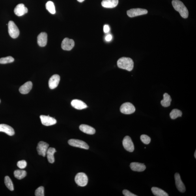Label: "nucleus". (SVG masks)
<instances>
[{"label":"nucleus","instance_id":"nucleus-1","mask_svg":"<svg viewBox=\"0 0 196 196\" xmlns=\"http://www.w3.org/2000/svg\"><path fill=\"white\" fill-rule=\"evenodd\" d=\"M118 67L131 71L134 67V62L129 57H122L118 59L117 62Z\"/></svg>","mask_w":196,"mask_h":196},{"label":"nucleus","instance_id":"nucleus-2","mask_svg":"<svg viewBox=\"0 0 196 196\" xmlns=\"http://www.w3.org/2000/svg\"><path fill=\"white\" fill-rule=\"evenodd\" d=\"M172 4L174 9L180 13L182 18L185 19L188 18V10L181 1L179 0H173Z\"/></svg>","mask_w":196,"mask_h":196},{"label":"nucleus","instance_id":"nucleus-3","mask_svg":"<svg viewBox=\"0 0 196 196\" xmlns=\"http://www.w3.org/2000/svg\"><path fill=\"white\" fill-rule=\"evenodd\" d=\"M8 32L12 38L16 39L19 35V29L13 21H10L8 23Z\"/></svg>","mask_w":196,"mask_h":196},{"label":"nucleus","instance_id":"nucleus-4","mask_svg":"<svg viewBox=\"0 0 196 196\" xmlns=\"http://www.w3.org/2000/svg\"><path fill=\"white\" fill-rule=\"evenodd\" d=\"M75 181L79 186H85L88 184V178L86 174L83 173H79L75 176Z\"/></svg>","mask_w":196,"mask_h":196},{"label":"nucleus","instance_id":"nucleus-5","mask_svg":"<svg viewBox=\"0 0 196 196\" xmlns=\"http://www.w3.org/2000/svg\"><path fill=\"white\" fill-rule=\"evenodd\" d=\"M120 110L122 113L126 114V115H130L134 112L135 108L132 103H126L121 105L120 107Z\"/></svg>","mask_w":196,"mask_h":196},{"label":"nucleus","instance_id":"nucleus-6","mask_svg":"<svg viewBox=\"0 0 196 196\" xmlns=\"http://www.w3.org/2000/svg\"><path fill=\"white\" fill-rule=\"evenodd\" d=\"M68 143L73 147L85 149H88L89 146L88 144L83 141L77 139H71L68 141Z\"/></svg>","mask_w":196,"mask_h":196},{"label":"nucleus","instance_id":"nucleus-7","mask_svg":"<svg viewBox=\"0 0 196 196\" xmlns=\"http://www.w3.org/2000/svg\"><path fill=\"white\" fill-rule=\"evenodd\" d=\"M123 146L125 149L130 152L134 151V144L131 138L129 136L124 137L122 141Z\"/></svg>","mask_w":196,"mask_h":196},{"label":"nucleus","instance_id":"nucleus-8","mask_svg":"<svg viewBox=\"0 0 196 196\" xmlns=\"http://www.w3.org/2000/svg\"><path fill=\"white\" fill-rule=\"evenodd\" d=\"M148 13L147 10L140 8H133V9L129 10L127 11V15L131 18L146 14Z\"/></svg>","mask_w":196,"mask_h":196},{"label":"nucleus","instance_id":"nucleus-9","mask_svg":"<svg viewBox=\"0 0 196 196\" xmlns=\"http://www.w3.org/2000/svg\"><path fill=\"white\" fill-rule=\"evenodd\" d=\"M49 146V144L46 142L43 141L39 142L37 147V150L38 154L43 157L46 156Z\"/></svg>","mask_w":196,"mask_h":196},{"label":"nucleus","instance_id":"nucleus-10","mask_svg":"<svg viewBox=\"0 0 196 196\" xmlns=\"http://www.w3.org/2000/svg\"><path fill=\"white\" fill-rule=\"evenodd\" d=\"M40 118L43 125L46 126H49L55 125L57 123V120L54 118L48 116L41 115Z\"/></svg>","mask_w":196,"mask_h":196},{"label":"nucleus","instance_id":"nucleus-11","mask_svg":"<svg viewBox=\"0 0 196 196\" xmlns=\"http://www.w3.org/2000/svg\"><path fill=\"white\" fill-rule=\"evenodd\" d=\"M75 46L74 40L66 38L62 41V48L64 50L70 51Z\"/></svg>","mask_w":196,"mask_h":196},{"label":"nucleus","instance_id":"nucleus-12","mask_svg":"<svg viewBox=\"0 0 196 196\" xmlns=\"http://www.w3.org/2000/svg\"><path fill=\"white\" fill-rule=\"evenodd\" d=\"M176 188L180 192L184 193L186 191V187L182 181L180 174L176 173L174 175Z\"/></svg>","mask_w":196,"mask_h":196},{"label":"nucleus","instance_id":"nucleus-13","mask_svg":"<svg viewBox=\"0 0 196 196\" xmlns=\"http://www.w3.org/2000/svg\"><path fill=\"white\" fill-rule=\"evenodd\" d=\"M28 12V8L23 4H19L15 7L14 12L15 14L19 16H22Z\"/></svg>","mask_w":196,"mask_h":196},{"label":"nucleus","instance_id":"nucleus-14","mask_svg":"<svg viewBox=\"0 0 196 196\" xmlns=\"http://www.w3.org/2000/svg\"><path fill=\"white\" fill-rule=\"evenodd\" d=\"M60 81V77L59 75H53L49 79L48 84L49 88L51 89H55L57 87Z\"/></svg>","mask_w":196,"mask_h":196},{"label":"nucleus","instance_id":"nucleus-15","mask_svg":"<svg viewBox=\"0 0 196 196\" xmlns=\"http://www.w3.org/2000/svg\"><path fill=\"white\" fill-rule=\"evenodd\" d=\"M38 43L39 46L44 47L47 42V34L46 32H42L38 35L37 38Z\"/></svg>","mask_w":196,"mask_h":196},{"label":"nucleus","instance_id":"nucleus-16","mask_svg":"<svg viewBox=\"0 0 196 196\" xmlns=\"http://www.w3.org/2000/svg\"><path fill=\"white\" fill-rule=\"evenodd\" d=\"M0 132H3L10 136L15 134L14 129L11 126L5 124H0Z\"/></svg>","mask_w":196,"mask_h":196},{"label":"nucleus","instance_id":"nucleus-17","mask_svg":"<svg viewBox=\"0 0 196 196\" xmlns=\"http://www.w3.org/2000/svg\"><path fill=\"white\" fill-rule=\"evenodd\" d=\"M130 167L133 171L138 172L143 171L146 168L145 165L144 163L139 162L131 163Z\"/></svg>","mask_w":196,"mask_h":196},{"label":"nucleus","instance_id":"nucleus-18","mask_svg":"<svg viewBox=\"0 0 196 196\" xmlns=\"http://www.w3.org/2000/svg\"><path fill=\"white\" fill-rule=\"evenodd\" d=\"M72 106L78 110H82L87 108V105L80 100L75 99L73 100L71 103Z\"/></svg>","mask_w":196,"mask_h":196},{"label":"nucleus","instance_id":"nucleus-19","mask_svg":"<svg viewBox=\"0 0 196 196\" xmlns=\"http://www.w3.org/2000/svg\"><path fill=\"white\" fill-rule=\"evenodd\" d=\"M118 3V0H103L102 2L103 7L113 8L116 7Z\"/></svg>","mask_w":196,"mask_h":196},{"label":"nucleus","instance_id":"nucleus-20","mask_svg":"<svg viewBox=\"0 0 196 196\" xmlns=\"http://www.w3.org/2000/svg\"><path fill=\"white\" fill-rule=\"evenodd\" d=\"M79 129L82 132L88 134H93L96 132V130L93 128L87 125L82 124L79 127Z\"/></svg>","mask_w":196,"mask_h":196},{"label":"nucleus","instance_id":"nucleus-21","mask_svg":"<svg viewBox=\"0 0 196 196\" xmlns=\"http://www.w3.org/2000/svg\"><path fill=\"white\" fill-rule=\"evenodd\" d=\"M32 87V83L31 81H28L21 86L19 89L21 93L26 94L30 91Z\"/></svg>","mask_w":196,"mask_h":196},{"label":"nucleus","instance_id":"nucleus-22","mask_svg":"<svg viewBox=\"0 0 196 196\" xmlns=\"http://www.w3.org/2000/svg\"><path fill=\"white\" fill-rule=\"evenodd\" d=\"M57 152L55 148H48L46 153L47 158L49 162L51 163H53L55 162V158L54 155Z\"/></svg>","mask_w":196,"mask_h":196},{"label":"nucleus","instance_id":"nucleus-23","mask_svg":"<svg viewBox=\"0 0 196 196\" xmlns=\"http://www.w3.org/2000/svg\"><path fill=\"white\" fill-rule=\"evenodd\" d=\"M163 96V99L161 102L162 105L165 107H169L172 101L171 97L167 93H164Z\"/></svg>","mask_w":196,"mask_h":196},{"label":"nucleus","instance_id":"nucleus-24","mask_svg":"<svg viewBox=\"0 0 196 196\" xmlns=\"http://www.w3.org/2000/svg\"><path fill=\"white\" fill-rule=\"evenodd\" d=\"M152 193L155 196H168L169 195L165 191L158 187H153L151 189Z\"/></svg>","mask_w":196,"mask_h":196},{"label":"nucleus","instance_id":"nucleus-25","mask_svg":"<svg viewBox=\"0 0 196 196\" xmlns=\"http://www.w3.org/2000/svg\"><path fill=\"white\" fill-rule=\"evenodd\" d=\"M14 175L15 177L18 180H21L25 177L27 173L23 170H17L14 172Z\"/></svg>","mask_w":196,"mask_h":196},{"label":"nucleus","instance_id":"nucleus-26","mask_svg":"<svg viewBox=\"0 0 196 196\" xmlns=\"http://www.w3.org/2000/svg\"><path fill=\"white\" fill-rule=\"evenodd\" d=\"M182 112L178 109H174L170 113V117L172 119H175L178 117H181Z\"/></svg>","mask_w":196,"mask_h":196},{"label":"nucleus","instance_id":"nucleus-27","mask_svg":"<svg viewBox=\"0 0 196 196\" xmlns=\"http://www.w3.org/2000/svg\"><path fill=\"white\" fill-rule=\"evenodd\" d=\"M46 8L47 10L51 14H55L56 10L54 4L52 2L48 1L46 4Z\"/></svg>","mask_w":196,"mask_h":196},{"label":"nucleus","instance_id":"nucleus-28","mask_svg":"<svg viewBox=\"0 0 196 196\" xmlns=\"http://www.w3.org/2000/svg\"><path fill=\"white\" fill-rule=\"evenodd\" d=\"M5 183L6 187L10 191L14 190V185L11 179L9 176H6L5 178Z\"/></svg>","mask_w":196,"mask_h":196},{"label":"nucleus","instance_id":"nucleus-29","mask_svg":"<svg viewBox=\"0 0 196 196\" xmlns=\"http://www.w3.org/2000/svg\"><path fill=\"white\" fill-rule=\"evenodd\" d=\"M14 61V59L11 56L5 57H2L0 59V64H6L11 63Z\"/></svg>","mask_w":196,"mask_h":196},{"label":"nucleus","instance_id":"nucleus-30","mask_svg":"<svg viewBox=\"0 0 196 196\" xmlns=\"http://www.w3.org/2000/svg\"><path fill=\"white\" fill-rule=\"evenodd\" d=\"M140 139L142 142L146 145H148L150 143V138L148 135L143 134L141 135Z\"/></svg>","mask_w":196,"mask_h":196},{"label":"nucleus","instance_id":"nucleus-31","mask_svg":"<svg viewBox=\"0 0 196 196\" xmlns=\"http://www.w3.org/2000/svg\"><path fill=\"white\" fill-rule=\"evenodd\" d=\"M35 195L36 196H44V187L43 186H40L38 187L35 191Z\"/></svg>","mask_w":196,"mask_h":196},{"label":"nucleus","instance_id":"nucleus-32","mask_svg":"<svg viewBox=\"0 0 196 196\" xmlns=\"http://www.w3.org/2000/svg\"><path fill=\"white\" fill-rule=\"evenodd\" d=\"M17 166L21 169H25L27 166V163L25 160L19 161L17 163Z\"/></svg>","mask_w":196,"mask_h":196},{"label":"nucleus","instance_id":"nucleus-33","mask_svg":"<svg viewBox=\"0 0 196 196\" xmlns=\"http://www.w3.org/2000/svg\"><path fill=\"white\" fill-rule=\"evenodd\" d=\"M122 193L125 196H137V195L131 193L130 191H129L127 189H124L122 191Z\"/></svg>","mask_w":196,"mask_h":196},{"label":"nucleus","instance_id":"nucleus-34","mask_svg":"<svg viewBox=\"0 0 196 196\" xmlns=\"http://www.w3.org/2000/svg\"><path fill=\"white\" fill-rule=\"evenodd\" d=\"M110 31V27L108 25H105L104 27V31L105 33H108Z\"/></svg>","mask_w":196,"mask_h":196},{"label":"nucleus","instance_id":"nucleus-35","mask_svg":"<svg viewBox=\"0 0 196 196\" xmlns=\"http://www.w3.org/2000/svg\"><path fill=\"white\" fill-rule=\"evenodd\" d=\"M112 36L110 34H109L105 37V40L107 42H110L112 40Z\"/></svg>","mask_w":196,"mask_h":196},{"label":"nucleus","instance_id":"nucleus-36","mask_svg":"<svg viewBox=\"0 0 196 196\" xmlns=\"http://www.w3.org/2000/svg\"><path fill=\"white\" fill-rule=\"evenodd\" d=\"M79 2H84L85 1V0H77Z\"/></svg>","mask_w":196,"mask_h":196},{"label":"nucleus","instance_id":"nucleus-37","mask_svg":"<svg viewBox=\"0 0 196 196\" xmlns=\"http://www.w3.org/2000/svg\"><path fill=\"white\" fill-rule=\"evenodd\" d=\"M194 157H195V158H196V150H195V151L194 153Z\"/></svg>","mask_w":196,"mask_h":196},{"label":"nucleus","instance_id":"nucleus-38","mask_svg":"<svg viewBox=\"0 0 196 196\" xmlns=\"http://www.w3.org/2000/svg\"><path fill=\"white\" fill-rule=\"evenodd\" d=\"M0 103H1V100H0Z\"/></svg>","mask_w":196,"mask_h":196}]
</instances>
